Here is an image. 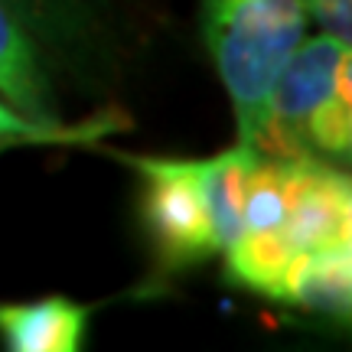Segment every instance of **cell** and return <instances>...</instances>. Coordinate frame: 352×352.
Wrapping results in <instances>:
<instances>
[{
	"label": "cell",
	"mask_w": 352,
	"mask_h": 352,
	"mask_svg": "<svg viewBox=\"0 0 352 352\" xmlns=\"http://www.w3.org/2000/svg\"><path fill=\"white\" fill-rule=\"evenodd\" d=\"M307 16H314L316 26L327 36L349 46L352 39V0H303Z\"/></svg>",
	"instance_id": "11"
},
{
	"label": "cell",
	"mask_w": 352,
	"mask_h": 352,
	"mask_svg": "<svg viewBox=\"0 0 352 352\" xmlns=\"http://www.w3.org/2000/svg\"><path fill=\"white\" fill-rule=\"evenodd\" d=\"M352 88V56L349 46L340 39L320 36L307 39L294 50L287 65L280 69L274 82L271 101H267V118L254 147L261 157H314L307 144V124L310 114L336 91Z\"/></svg>",
	"instance_id": "2"
},
{
	"label": "cell",
	"mask_w": 352,
	"mask_h": 352,
	"mask_svg": "<svg viewBox=\"0 0 352 352\" xmlns=\"http://www.w3.org/2000/svg\"><path fill=\"white\" fill-rule=\"evenodd\" d=\"M0 98L33 121H63L56 111L39 46L0 0Z\"/></svg>",
	"instance_id": "8"
},
{
	"label": "cell",
	"mask_w": 352,
	"mask_h": 352,
	"mask_svg": "<svg viewBox=\"0 0 352 352\" xmlns=\"http://www.w3.org/2000/svg\"><path fill=\"white\" fill-rule=\"evenodd\" d=\"M10 147H20V140H10V138H0V153L10 151Z\"/></svg>",
	"instance_id": "12"
},
{
	"label": "cell",
	"mask_w": 352,
	"mask_h": 352,
	"mask_svg": "<svg viewBox=\"0 0 352 352\" xmlns=\"http://www.w3.org/2000/svg\"><path fill=\"white\" fill-rule=\"evenodd\" d=\"M277 300L297 310L349 320L352 307V239L297 252L280 280Z\"/></svg>",
	"instance_id": "5"
},
{
	"label": "cell",
	"mask_w": 352,
	"mask_h": 352,
	"mask_svg": "<svg viewBox=\"0 0 352 352\" xmlns=\"http://www.w3.org/2000/svg\"><path fill=\"white\" fill-rule=\"evenodd\" d=\"M33 43L63 56L98 52L104 39V0H3Z\"/></svg>",
	"instance_id": "7"
},
{
	"label": "cell",
	"mask_w": 352,
	"mask_h": 352,
	"mask_svg": "<svg viewBox=\"0 0 352 352\" xmlns=\"http://www.w3.org/2000/svg\"><path fill=\"white\" fill-rule=\"evenodd\" d=\"M85 329L88 307L65 297L0 307V340L10 352H78Z\"/></svg>",
	"instance_id": "6"
},
{
	"label": "cell",
	"mask_w": 352,
	"mask_h": 352,
	"mask_svg": "<svg viewBox=\"0 0 352 352\" xmlns=\"http://www.w3.org/2000/svg\"><path fill=\"white\" fill-rule=\"evenodd\" d=\"M144 179L140 215L164 271H186L219 254L189 160L179 157H124Z\"/></svg>",
	"instance_id": "3"
},
{
	"label": "cell",
	"mask_w": 352,
	"mask_h": 352,
	"mask_svg": "<svg viewBox=\"0 0 352 352\" xmlns=\"http://www.w3.org/2000/svg\"><path fill=\"white\" fill-rule=\"evenodd\" d=\"M287 166V245L310 252L333 241H349L352 186L340 166L320 157H290Z\"/></svg>",
	"instance_id": "4"
},
{
	"label": "cell",
	"mask_w": 352,
	"mask_h": 352,
	"mask_svg": "<svg viewBox=\"0 0 352 352\" xmlns=\"http://www.w3.org/2000/svg\"><path fill=\"white\" fill-rule=\"evenodd\" d=\"M303 0H209L206 43L228 91L241 144H254L280 69L307 36Z\"/></svg>",
	"instance_id": "1"
},
{
	"label": "cell",
	"mask_w": 352,
	"mask_h": 352,
	"mask_svg": "<svg viewBox=\"0 0 352 352\" xmlns=\"http://www.w3.org/2000/svg\"><path fill=\"white\" fill-rule=\"evenodd\" d=\"M127 118L118 111L95 114L78 124L65 121H33L30 114L16 111L7 98H0V138L20 140V144H91L111 131H124Z\"/></svg>",
	"instance_id": "10"
},
{
	"label": "cell",
	"mask_w": 352,
	"mask_h": 352,
	"mask_svg": "<svg viewBox=\"0 0 352 352\" xmlns=\"http://www.w3.org/2000/svg\"><path fill=\"white\" fill-rule=\"evenodd\" d=\"M258 147L254 144H235L228 151L206 157V160H189L192 179L199 186L206 215L212 222V235L219 241V252H226L232 241L241 235V206H245V186L258 164Z\"/></svg>",
	"instance_id": "9"
}]
</instances>
